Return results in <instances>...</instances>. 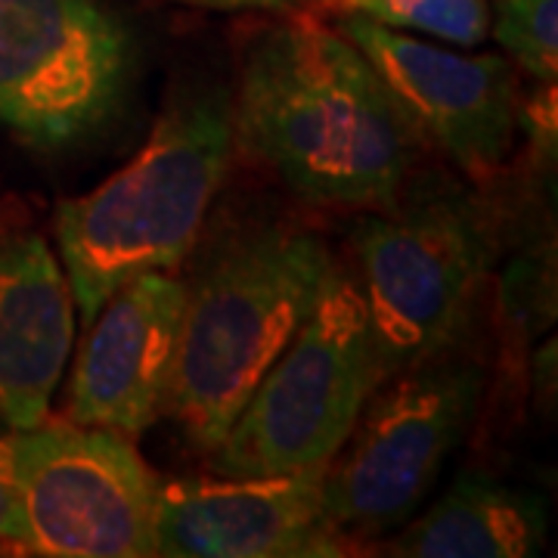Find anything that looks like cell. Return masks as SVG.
I'll return each instance as SVG.
<instances>
[{"label":"cell","instance_id":"obj_1","mask_svg":"<svg viewBox=\"0 0 558 558\" xmlns=\"http://www.w3.org/2000/svg\"><path fill=\"white\" fill-rule=\"evenodd\" d=\"M236 146L314 205L381 208L410 174L416 134L339 28L292 13L242 65Z\"/></svg>","mask_w":558,"mask_h":558},{"label":"cell","instance_id":"obj_2","mask_svg":"<svg viewBox=\"0 0 558 558\" xmlns=\"http://www.w3.org/2000/svg\"><path fill=\"white\" fill-rule=\"evenodd\" d=\"M233 153L230 90L190 84L165 102L134 159L97 190L62 202L57 242L84 326L124 282L174 270L193 252Z\"/></svg>","mask_w":558,"mask_h":558},{"label":"cell","instance_id":"obj_3","mask_svg":"<svg viewBox=\"0 0 558 558\" xmlns=\"http://www.w3.org/2000/svg\"><path fill=\"white\" fill-rule=\"evenodd\" d=\"M317 233L264 223L215 245L186 286L178 366L165 416L211 453L314 311L332 267Z\"/></svg>","mask_w":558,"mask_h":558},{"label":"cell","instance_id":"obj_4","mask_svg":"<svg viewBox=\"0 0 558 558\" xmlns=\"http://www.w3.org/2000/svg\"><path fill=\"white\" fill-rule=\"evenodd\" d=\"M379 385L357 279L332 260L314 311L208 453L211 469L233 478L326 472Z\"/></svg>","mask_w":558,"mask_h":558},{"label":"cell","instance_id":"obj_5","mask_svg":"<svg viewBox=\"0 0 558 558\" xmlns=\"http://www.w3.org/2000/svg\"><path fill=\"white\" fill-rule=\"evenodd\" d=\"M360 295L381 381L435 357L457 332L490 260L487 223L457 190L407 202L354 227Z\"/></svg>","mask_w":558,"mask_h":558},{"label":"cell","instance_id":"obj_6","mask_svg":"<svg viewBox=\"0 0 558 558\" xmlns=\"http://www.w3.org/2000/svg\"><path fill=\"white\" fill-rule=\"evenodd\" d=\"M388 381L323 472V515L336 534L381 537L407 524L472 428L484 388L475 363L440 354Z\"/></svg>","mask_w":558,"mask_h":558},{"label":"cell","instance_id":"obj_7","mask_svg":"<svg viewBox=\"0 0 558 558\" xmlns=\"http://www.w3.org/2000/svg\"><path fill=\"white\" fill-rule=\"evenodd\" d=\"M134 75L131 35L97 0H0V124L65 149L116 119Z\"/></svg>","mask_w":558,"mask_h":558},{"label":"cell","instance_id":"obj_8","mask_svg":"<svg viewBox=\"0 0 558 558\" xmlns=\"http://www.w3.org/2000/svg\"><path fill=\"white\" fill-rule=\"evenodd\" d=\"M159 478L128 435L38 422L20 435V546L44 558L156 556Z\"/></svg>","mask_w":558,"mask_h":558},{"label":"cell","instance_id":"obj_9","mask_svg":"<svg viewBox=\"0 0 558 558\" xmlns=\"http://www.w3.org/2000/svg\"><path fill=\"white\" fill-rule=\"evenodd\" d=\"M339 32L379 72L416 140L422 137L475 178L506 161L519 128L509 60L457 53L348 10Z\"/></svg>","mask_w":558,"mask_h":558},{"label":"cell","instance_id":"obj_10","mask_svg":"<svg viewBox=\"0 0 558 558\" xmlns=\"http://www.w3.org/2000/svg\"><path fill=\"white\" fill-rule=\"evenodd\" d=\"M156 556L304 558L341 556L323 515V472L218 475L159 484L153 519Z\"/></svg>","mask_w":558,"mask_h":558},{"label":"cell","instance_id":"obj_11","mask_svg":"<svg viewBox=\"0 0 558 558\" xmlns=\"http://www.w3.org/2000/svg\"><path fill=\"white\" fill-rule=\"evenodd\" d=\"M186 282L168 270L116 289L87 326L69 385V422L137 438L165 418L178 366Z\"/></svg>","mask_w":558,"mask_h":558},{"label":"cell","instance_id":"obj_12","mask_svg":"<svg viewBox=\"0 0 558 558\" xmlns=\"http://www.w3.org/2000/svg\"><path fill=\"white\" fill-rule=\"evenodd\" d=\"M75 341V299L60 260L38 233L0 236V422L32 428Z\"/></svg>","mask_w":558,"mask_h":558},{"label":"cell","instance_id":"obj_13","mask_svg":"<svg viewBox=\"0 0 558 558\" xmlns=\"http://www.w3.org/2000/svg\"><path fill=\"white\" fill-rule=\"evenodd\" d=\"M546 527V506L537 494L487 475H465L400 531L391 553L403 558H531L543 553Z\"/></svg>","mask_w":558,"mask_h":558},{"label":"cell","instance_id":"obj_14","mask_svg":"<svg viewBox=\"0 0 558 558\" xmlns=\"http://www.w3.org/2000/svg\"><path fill=\"white\" fill-rule=\"evenodd\" d=\"M341 3L388 28L416 32L457 47H478L490 38L487 0H341Z\"/></svg>","mask_w":558,"mask_h":558},{"label":"cell","instance_id":"obj_15","mask_svg":"<svg viewBox=\"0 0 558 558\" xmlns=\"http://www.w3.org/2000/svg\"><path fill=\"white\" fill-rule=\"evenodd\" d=\"M490 35L539 84H556L558 0H497Z\"/></svg>","mask_w":558,"mask_h":558},{"label":"cell","instance_id":"obj_16","mask_svg":"<svg viewBox=\"0 0 558 558\" xmlns=\"http://www.w3.org/2000/svg\"><path fill=\"white\" fill-rule=\"evenodd\" d=\"M20 435L0 422V543L10 546L20 539Z\"/></svg>","mask_w":558,"mask_h":558},{"label":"cell","instance_id":"obj_17","mask_svg":"<svg viewBox=\"0 0 558 558\" xmlns=\"http://www.w3.org/2000/svg\"><path fill=\"white\" fill-rule=\"evenodd\" d=\"M519 124L534 134L539 146H556V84H543V90L527 102V109L519 106Z\"/></svg>","mask_w":558,"mask_h":558},{"label":"cell","instance_id":"obj_18","mask_svg":"<svg viewBox=\"0 0 558 558\" xmlns=\"http://www.w3.org/2000/svg\"><path fill=\"white\" fill-rule=\"evenodd\" d=\"M186 7L199 10H220V13H236V10H264V13H311L319 7H329L336 0H178Z\"/></svg>","mask_w":558,"mask_h":558}]
</instances>
